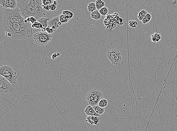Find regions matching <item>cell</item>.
I'll return each mask as SVG.
<instances>
[{"mask_svg": "<svg viewBox=\"0 0 177 131\" xmlns=\"http://www.w3.org/2000/svg\"><path fill=\"white\" fill-rule=\"evenodd\" d=\"M17 6L20 10L21 14L25 19L34 17L38 21L46 16L43 9L42 0H17Z\"/></svg>", "mask_w": 177, "mask_h": 131, "instance_id": "6da1fadb", "label": "cell"}, {"mask_svg": "<svg viewBox=\"0 0 177 131\" xmlns=\"http://www.w3.org/2000/svg\"><path fill=\"white\" fill-rule=\"evenodd\" d=\"M30 22L26 24L3 21V27L5 32L11 33L12 39L22 40L32 36L33 28Z\"/></svg>", "mask_w": 177, "mask_h": 131, "instance_id": "7a4b0ae2", "label": "cell"}, {"mask_svg": "<svg viewBox=\"0 0 177 131\" xmlns=\"http://www.w3.org/2000/svg\"><path fill=\"white\" fill-rule=\"evenodd\" d=\"M25 19L21 14L20 10L18 8L14 9H7L5 11L3 21L12 23H21L24 22Z\"/></svg>", "mask_w": 177, "mask_h": 131, "instance_id": "3957f363", "label": "cell"}, {"mask_svg": "<svg viewBox=\"0 0 177 131\" xmlns=\"http://www.w3.org/2000/svg\"><path fill=\"white\" fill-rule=\"evenodd\" d=\"M0 75L6 78L13 86L17 83V73L10 66H1L0 68Z\"/></svg>", "mask_w": 177, "mask_h": 131, "instance_id": "277c9868", "label": "cell"}, {"mask_svg": "<svg viewBox=\"0 0 177 131\" xmlns=\"http://www.w3.org/2000/svg\"><path fill=\"white\" fill-rule=\"evenodd\" d=\"M103 93L97 89H93L87 93L86 99L89 106H97L100 100L103 99Z\"/></svg>", "mask_w": 177, "mask_h": 131, "instance_id": "5b68a950", "label": "cell"}, {"mask_svg": "<svg viewBox=\"0 0 177 131\" xmlns=\"http://www.w3.org/2000/svg\"><path fill=\"white\" fill-rule=\"evenodd\" d=\"M33 36L35 43L41 46L48 44L52 41L53 37L52 34L42 31L35 33L33 35Z\"/></svg>", "mask_w": 177, "mask_h": 131, "instance_id": "8992f818", "label": "cell"}, {"mask_svg": "<svg viewBox=\"0 0 177 131\" xmlns=\"http://www.w3.org/2000/svg\"><path fill=\"white\" fill-rule=\"evenodd\" d=\"M15 90L14 87L3 76L0 75V94L2 96L11 93Z\"/></svg>", "mask_w": 177, "mask_h": 131, "instance_id": "52a82bcc", "label": "cell"}, {"mask_svg": "<svg viewBox=\"0 0 177 131\" xmlns=\"http://www.w3.org/2000/svg\"><path fill=\"white\" fill-rule=\"evenodd\" d=\"M1 7L5 10L14 9L17 8V0H0Z\"/></svg>", "mask_w": 177, "mask_h": 131, "instance_id": "ba28073f", "label": "cell"}, {"mask_svg": "<svg viewBox=\"0 0 177 131\" xmlns=\"http://www.w3.org/2000/svg\"><path fill=\"white\" fill-rule=\"evenodd\" d=\"M59 16L53 18L49 20L48 22V27L52 28V27H54L56 29H57L60 27V26L59 25Z\"/></svg>", "mask_w": 177, "mask_h": 131, "instance_id": "9c48e42d", "label": "cell"}, {"mask_svg": "<svg viewBox=\"0 0 177 131\" xmlns=\"http://www.w3.org/2000/svg\"><path fill=\"white\" fill-rule=\"evenodd\" d=\"M84 113L88 116H94L99 117L100 115L97 113L95 111L93 107L91 106H87L84 110Z\"/></svg>", "mask_w": 177, "mask_h": 131, "instance_id": "30bf717a", "label": "cell"}, {"mask_svg": "<svg viewBox=\"0 0 177 131\" xmlns=\"http://www.w3.org/2000/svg\"><path fill=\"white\" fill-rule=\"evenodd\" d=\"M119 51L118 50L114 48L109 49L107 51L106 55L108 60L111 62V63L112 62L113 59L116 56Z\"/></svg>", "mask_w": 177, "mask_h": 131, "instance_id": "8fae6325", "label": "cell"}, {"mask_svg": "<svg viewBox=\"0 0 177 131\" xmlns=\"http://www.w3.org/2000/svg\"><path fill=\"white\" fill-rule=\"evenodd\" d=\"M122 61V59L121 53L119 51L116 56L113 59L112 63L114 66H118L121 64Z\"/></svg>", "mask_w": 177, "mask_h": 131, "instance_id": "7c38bea8", "label": "cell"}, {"mask_svg": "<svg viewBox=\"0 0 177 131\" xmlns=\"http://www.w3.org/2000/svg\"><path fill=\"white\" fill-rule=\"evenodd\" d=\"M49 20L50 19L48 18H42L37 21L41 23L42 25V28L41 29L42 32H46V29L48 27V22Z\"/></svg>", "mask_w": 177, "mask_h": 131, "instance_id": "4fadbf2b", "label": "cell"}, {"mask_svg": "<svg viewBox=\"0 0 177 131\" xmlns=\"http://www.w3.org/2000/svg\"><path fill=\"white\" fill-rule=\"evenodd\" d=\"M90 16L92 19L95 20H99L102 18V15L97 10L91 13Z\"/></svg>", "mask_w": 177, "mask_h": 131, "instance_id": "5bb4252c", "label": "cell"}, {"mask_svg": "<svg viewBox=\"0 0 177 131\" xmlns=\"http://www.w3.org/2000/svg\"><path fill=\"white\" fill-rule=\"evenodd\" d=\"M151 41L153 42H159L162 38L161 35L158 33H155L153 35L151 36Z\"/></svg>", "mask_w": 177, "mask_h": 131, "instance_id": "9a60e30c", "label": "cell"}, {"mask_svg": "<svg viewBox=\"0 0 177 131\" xmlns=\"http://www.w3.org/2000/svg\"><path fill=\"white\" fill-rule=\"evenodd\" d=\"M87 8L88 11L91 13L97 10L95 2L94 3V2H91L89 3L87 6Z\"/></svg>", "mask_w": 177, "mask_h": 131, "instance_id": "2e32d148", "label": "cell"}, {"mask_svg": "<svg viewBox=\"0 0 177 131\" xmlns=\"http://www.w3.org/2000/svg\"><path fill=\"white\" fill-rule=\"evenodd\" d=\"M95 4L97 10H100L101 8L105 7V2L102 0H97L95 2Z\"/></svg>", "mask_w": 177, "mask_h": 131, "instance_id": "e0dca14e", "label": "cell"}, {"mask_svg": "<svg viewBox=\"0 0 177 131\" xmlns=\"http://www.w3.org/2000/svg\"><path fill=\"white\" fill-rule=\"evenodd\" d=\"M93 108L97 113L99 114L100 116L104 114V113L105 111L104 108H102L100 107L98 105L95 106L93 107Z\"/></svg>", "mask_w": 177, "mask_h": 131, "instance_id": "ac0fdd59", "label": "cell"}, {"mask_svg": "<svg viewBox=\"0 0 177 131\" xmlns=\"http://www.w3.org/2000/svg\"><path fill=\"white\" fill-rule=\"evenodd\" d=\"M147 13H148V12L146 10H142L138 13V16H137V18L139 20L142 21L143 18L145 17L146 14Z\"/></svg>", "mask_w": 177, "mask_h": 131, "instance_id": "d6986e66", "label": "cell"}, {"mask_svg": "<svg viewBox=\"0 0 177 131\" xmlns=\"http://www.w3.org/2000/svg\"><path fill=\"white\" fill-rule=\"evenodd\" d=\"M108 105V101L107 99H102L100 100L98 106L100 107H102V108H105V107H106Z\"/></svg>", "mask_w": 177, "mask_h": 131, "instance_id": "ffe728a7", "label": "cell"}, {"mask_svg": "<svg viewBox=\"0 0 177 131\" xmlns=\"http://www.w3.org/2000/svg\"><path fill=\"white\" fill-rule=\"evenodd\" d=\"M59 20L60 21L62 24V23L65 24L68 22L70 19H69L68 16L62 14L59 16Z\"/></svg>", "mask_w": 177, "mask_h": 131, "instance_id": "44dd1931", "label": "cell"}, {"mask_svg": "<svg viewBox=\"0 0 177 131\" xmlns=\"http://www.w3.org/2000/svg\"><path fill=\"white\" fill-rule=\"evenodd\" d=\"M151 18H152V16L150 14L148 13L147 14H146L145 17L142 20V22L143 24H147L150 21Z\"/></svg>", "mask_w": 177, "mask_h": 131, "instance_id": "7402d4cb", "label": "cell"}, {"mask_svg": "<svg viewBox=\"0 0 177 131\" xmlns=\"http://www.w3.org/2000/svg\"><path fill=\"white\" fill-rule=\"evenodd\" d=\"M96 116H88L86 118V121L88 122L91 125H94L95 120Z\"/></svg>", "mask_w": 177, "mask_h": 131, "instance_id": "603a6c76", "label": "cell"}, {"mask_svg": "<svg viewBox=\"0 0 177 131\" xmlns=\"http://www.w3.org/2000/svg\"><path fill=\"white\" fill-rule=\"evenodd\" d=\"M62 14L66 15L69 17V19H71L73 17L74 14L72 12L69 10H64L62 11Z\"/></svg>", "mask_w": 177, "mask_h": 131, "instance_id": "cb8c5ba5", "label": "cell"}, {"mask_svg": "<svg viewBox=\"0 0 177 131\" xmlns=\"http://www.w3.org/2000/svg\"><path fill=\"white\" fill-rule=\"evenodd\" d=\"M99 12L102 16H106V15H108V9L107 7L105 6L99 10Z\"/></svg>", "mask_w": 177, "mask_h": 131, "instance_id": "d4e9b609", "label": "cell"}, {"mask_svg": "<svg viewBox=\"0 0 177 131\" xmlns=\"http://www.w3.org/2000/svg\"><path fill=\"white\" fill-rule=\"evenodd\" d=\"M31 27L33 29H42L43 27L42 24L38 22H37L34 23V24H32Z\"/></svg>", "mask_w": 177, "mask_h": 131, "instance_id": "484cf974", "label": "cell"}, {"mask_svg": "<svg viewBox=\"0 0 177 131\" xmlns=\"http://www.w3.org/2000/svg\"><path fill=\"white\" fill-rule=\"evenodd\" d=\"M57 6H58L57 1H56V0H54L53 4H52L50 6V10L54 11V12L57 11L58 10V9H57Z\"/></svg>", "mask_w": 177, "mask_h": 131, "instance_id": "4316f807", "label": "cell"}, {"mask_svg": "<svg viewBox=\"0 0 177 131\" xmlns=\"http://www.w3.org/2000/svg\"><path fill=\"white\" fill-rule=\"evenodd\" d=\"M42 5L43 6H51L53 4L54 1L52 0H42Z\"/></svg>", "mask_w": 177, "mask_h": 131, "instance_id": "83f0119b", "label": "cell"}, {"mask_svg": "<svg viewBox=\"0 0 177 131\" xmlns=\"http://www.w3.org/2000/svg\"><path fill=\"white\" fill-rule=\"evenodd\" d=\"M138 23L136 20H130L129 22V25L131 28H136L137 27Z\"/></svg>", "mask_w": 177, "mask_h": 131, "instance_id": "f1b7e54d", "label": "cell"}, {"mask_svg": "<svg viewBox=\"0 0 177 131\" xmlns=\"http://www.w3.org/2000/svg\"><path fill=\"white\" fill-rule=\"evenodd\" d=\"M46 32H47L48 33L50 34H52L55 31V30H54L53 29L49 27H48L46 28Z\"/></svg>", "mask_w": 177, "mask_h": 131, "instance_id": "f546056e", "label": "cell"}, {"mask_svg": "<svg viewBox=\"0 0 177 131\" xmlns=\"http://www.w3.org/2000/svg\"><path fill=\"white\" fill-rule=\"evenodd\" d=\"M30 18V22L31 24H34V23L37 22V20L34 17H31Z\"/></svg>", "mask_w": 177, "mask_h": 131, "instance_id": "4dcf8cb0", "label": "cell"}, {"mask_svg": "<svg viewBox=\"0 0 177 131\" xmlns=\"http://www.w3.org/2000/svg\"><path fill=\"white\" fill-rule=\"evenodd\" d=\"M60 56V54L59 53H54L53 54L52 56V59L53 60H54L55 58H57V57H59Z\"/></svg>", "mask_w": 177, "mask_h": 131, "instance_id": "1f68e13d", "label": "cell"}, {"mask_svg": "<svg viewBox=\"0 0 177 131\" xmlns=\"http://www.w3.org/2000/svg\"><path fill=\"white\" fill-rule=\"evenodd\" d=\"M43 9V10H45L47 11H49L50 10V6H43V5L42 6Z\"/></svg>", "mask_w": 177, "mask_h": 131, "instance_id": "d6a6232c", "label": "cell"}, {"mask_svg": "<svg viewBox=\"0 0 177 131\" xmlns=\"http://www.w3.org/2000/svg\"><path fill=\"white\" fill-rule=\"evenodd\" d=\"M24 22H25V23H26V24H28V23H29V22H28L27 20V19H25V20H24Z\"/></svg>", "mask_w": 177, "mask_h": 131, "instance_id": "836d02e7", "label": "cell"}, {"mask_svg": "<svg viewBox=\"0 0 177 131\" xmlns=\"http://www.w3.org/2000/svg\"><path fill=\"white\" fill-rule=\"evenodd\" d=\"M27 20L28 22H30V18H28L27 19Z\"/></svg>", "mask_w": 177, "mask_h": 131, "instance_id": "e575fe53", "label": "cell"}, {"mask_svg": "<svg viewBox=\"0 0 177 131\" xmlns=\"http://www.w3.org/2000/svg\"><path fill=\"white\" fill-rule=\"evenodd\" d=\"M62 25V23H61V22H60V21L59 22V25L60 26V25Z\"/></svg>", "mask_w": 177, "mask_h": 131, "instance_id": "d590c367", "label": "cell"}]
</instances>
